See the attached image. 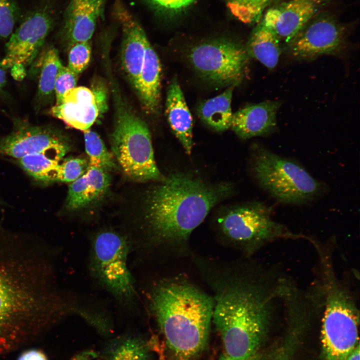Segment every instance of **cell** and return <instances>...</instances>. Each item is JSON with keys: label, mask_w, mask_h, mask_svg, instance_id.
<instances>
[{"label": "cell", "mask_w": 360, "mask_h": 360, "mask_svg": "<svg viewBox=\"0 0 360 360\" xmlns=\"http://www.w3.org/2000/svg\"><path fill=\"white\" fill-rule=\"evenodd\" d=\"M162 68L158 56L150 42L147 44L140 72L134 88L142 108L147 114H156L160 98Z\"/></svg>", "instance_id": "obj_21"}, {"label": "cell", "mask_w": 360, "mask_h": 360, "mask_svg": "<svg viewBox=\"0 0 360 360\" xmlns=\"http://www.w3.org/2000/svg\"><path fill=\"white\" fill-rule=\"evenodd\" d=\"M40 60V71L36 96V108L38 109L53 100L56 75L62 64L58 52L53 46L45 50Z\"/></svg>", "instance_id": "obj_25"}, {"label": "cell", "mask_w": 360, "mask_h": 360, "mask_svg": "<svg viewBox=\"0 0 360 360\" xmlns=\"http://www.w3.org/2000/svg\"><path fill=\"white\" fill-rule=\"evenodd\" d=\"M156 12L172 16L190 7L196 0H144Z\"/></svg>", "instance_id": "obj_33"}, {"label": "cell", "mask_w": 360, "mask_h": 360, "mask_svg": "<svg viewBox=\"0 0 360 360\" xmlns=\"http://www.w3.org/2000/svg\"><path fill=\"white\" fill-rule=\"evenodd\" d=\"M84 132L85 148L89 158L88 166L99 168L108 172L114 168L112 155L100 136L90 129Z\"/></svg>", "instance_id": "obj_27"}, {"label": "cell", "mask_w": 360, "mask_h": 360, "mask_svg": "<svg viewBox=\"0 0 360 360\" xmlns=\"http://www.w3.org/2000/svg\"><path fill=\"white\" fill-rule=\"evenodd\" d=\"M236 86H228L221 94L203 102L196 108L201 120L216 132H224L230 128L232 116L231 102Z\"/></svg>", "instance_id": "obj_23"}, {"label": "cell", "mask_w": 360, "mask_h": 360, "mask_svg": "<svg viewBox=\"0 0 360 360\" xmlns=\"http://www.w3.org/2000/svg\"><path fill=\"white\" fill-rule=\"evenodd\" d=\"M106 0H71L64 12L62 36L68 48L88 41L102 16Z\"/></svg>", "instance_id": "obj_17"}, {"label": "cell", "mask_w": 360, "mask_h": 360, "mask_svg": "<svg viewBox=\"0 0 360 360\" xmlns=\"http://www.w3.org/2000/svg\"><path fill=\"white\" fill-rule=\"evenodd\" d=\"M158 350H156V352L158 353V360H167L166 356H164L162 348L160 347V348H159V347H158Z\"/></svg>", "instance_id": "obj_39"}, {"label": "cell", "mask_w": 360, "mask_h": 360, "mask_svg": "<svg viewBox=\"0 0 360 360\" xmlns=\"http://www.w3.org/2000/svg\"><path fill=\"white\" fill-rule=\"evenodd\" d=\"M254 356H252V358H249L247 360H256L254 358ZM219 360H233V359L229 358L228 356L224 354L223 355L220 356Z\"/></svg>", "instance_id": "obj_40"}, {"label": "cell", "mask_w": 360, "mask_h": 360, "mask_svg": "<svg viewBox=\"0 0 360 360\" xmlns=\"http://www.w3.org/2000/svg\"><path fill=\"white\" fill-rule=\"evenodd\" d=\"M152 344L140 336L113 340L103 352V360H150Z\"/></svg>", "instance_id": "obj_24"}, {"label": "cell", "mask_w": 360, "mask_h": 360, "mask_svg": "<svg viewBox=\"0 0 360 360\" xmlns=\"http://www.w3.org/2000/svg\"><path fill=\"white\" fill-rule=\"evenodd\" d=\"M20 14L16 0H0V38H7L12 34Z\"/></svg>", "instance_id": "obj_31"}, {"label": "cell", "mask_w": 360, "mask_h": 360, "mask_svg": "<svg viewBox=\"0 0 360 360\" xmlns=\"http://www.w3.org/2000/svg\"><path fill=\"white\" fill-rule=\"evenodd\" d=\"M90 88L98 104L101 116L108 108V88L104 81L100 78L92 80Z\"/></svg>", "instance_id": "obj_34"}, {"label": "cell", "mask_w": 360, "mask_h": 360, "mask_svg": "<svg viewBox=\"0 0 360 360\" xmlns=\"http://www.w3.org/2000/svg\"><path fill=\"white\" fill-rule=\"evenodd\" d=\"M166 114L169 125L186 152L190 154L192 148V118L176 77L167 90Z\"/></svg>", "instance_id": "obj_20"}, {"label": "cell", "mask_w": 360, "mask_h": 360, "mask_svg": "<svg viewBox=\"0 0 360 360\" xmlns=\"http://www.w3.org/2000/svg\"><path fill=\"white\" fill-rule=\"evenodd\" d=\"M68 67L76 74H80L88 66L91 57V43L90 40L80 42L71 45L68 48Z\"/></svg>", "instance_id": "obj_30"}, {"label": "cell", "mask_w": 360, "mask_h": 360, "mask_svg": "<svg viewBox=\"0 0 360 360\" xmlns=\"http://www.w3.org/2000/svg\"><path fill=\"white\" fill-rule=\"evenodd\" d=\"M17 360H48L44 353L38 349L31 348L22 352Z\"/></svg>", "instance_id": "obj_35"}, {"label": "cell", "mask_w": 360, "mask_h": 360, "mask_svg": "<svg viewBox=\"0 0 360 360\" xmlns=\"http://www.w3.org/2000/svg\"><path fill=\"white\" fill-rule=\"evenodd\" d=\"M272 0H226L230 12L245 24L258 22Z\"/></svg>", "instance_id": "obj_28"}, {"label": "cell", "mask_w": 360, "mask_h": 360, "mask_svg": "<svg viewBox=\"0 0 360 360\" xmlns=\"http://www.w3.org/2000/svg\"><path fill=\"white\" fill-rule=\"evenodd\" d=\"M131 244L120 234L104 230L91 240L89 270L92 276L119 302L132 304L136 292L128 266Z\"/></svg>", "instance_id": "obj_7"}, {"label": "cell", "mask_w": 360, "mask_h": 360, "mask_svg": "<svg viewBox=\"0 0 360 360\" xmlns=\"http://www.w3.org/2000/svg\"><path fill=\"white\" fill-rule=\"evenodd\" d=\"M278 101H266L248 105L232 114L230 128L241 139L266 136L276 127Z\"/></svg>", "instance_id": "obj_18"}, {"label": "cell", "mask_w": 360, "mask_h": 360, "mask_svg": "<svg viewBox=\"0 0 360 360\" xmlns=\"http://www.w3.org/2000/svg\"><path fill=\"white\" fill-rule=\"evenodd\" d=\"M360 348L359 343L347 356L344 360H360Z\"/></svg>", "instance_id": "obj_38"}, {"label": "cell", "mask_w": 360, "mask_h": 360, "mask_svg": "<svg viewBox=\"0 0 360 360\" xmlns=\"http://www.w3.org/2000/svg\"><path fill=\"white\" fill-rule=\"evenodd\" d=\"M49 114L68 126L84 132L101 116L90 88L76 86L68 90L61 102L53 106Z\"/></svg>", "instance_id": "obj_16"}, {"label": "cell", "mask_w": 360, "mask_h": 360, "mask_svg": "<svg viewBox=\"0 0 360 360\" xmlns=\"http://www.w3.org/2000/svg\"><path fill=\"white\" fill-rule=\"evenodd\" d=\"M245 46L250 58L270 69L276 67L282 53L280 40L262 22L252 31Z\"/></svg>", "instance_id": "obj_22"}, {"label": "cell", "mask_w": 360, "mask_h": 360, "mask_svg": "<svg viewBox=\"0 0 360 360\" xmlns=\"http://www.w3.org/2000/svg\"><path fill=\"white\" fill-rule=\"evenodd\" d=\"M148 193L144 214L145 245L172 256L189 252L192 232L210 210L230 194L228 184H208L192 175L174 172Z\"/></svg>", "instance_id": "obj_3"}, {"label": "cell", "mask_w": 360, "mask_h": 360, "mask_svg": "<svg viewBox=\"0 0 360 360\" xmlns=\"http://www.w3.org/2000/svg\"><path fill=\"white\" fill-rule=\"evenodd\" d=\"M253 169L260 186L284 204L306 203L321 190L320 184L300 165L266 148H256Z\"/></svg>", "instance_id": "obj_8"}, {"label": "cell", "mask_w": 360, "mask_h": 360, "mask_svg": "<svg viewBox=\"0 0 360 360\" xmlns=\"http://www.w3.org/2000/svg\"><path fill=\"white\" fill-rule=\"evenodd\" d=\"M88 162L80 158H72L60 162L54 170L52 176V182H72L87 170Z\"/></svg>", "instance_id": "obj_29"}, {"label": "cell", "mask_w": 360, "mask_h": 360, "mask_svg": "<svg viewBox=\"0 0 360 360\" xmlns=\"http://www.w3.org/2000/svg\"><path fill=\"white\" fill-rule=\"evenodd\" d=\"M2 60L0 58V92H1L6 84V69L1 64Z\"/></svg>", "instance_id": "obj_37"}, {"label": "cell", "mask_w": 360, "mask_h": 360, "mask_svg": "<svg viewBox=\"0 0 360 360\" xmlns=\"http://www.w3.org/2000/svg\"><path fill=\"white\" fill-rule=\"evenodd\" d=\"M114 12L122 30V66L134 88L142 70L149 41L138 22L120 2L116 4Z\"/></svg>", "instance_id": "obj_15"}, {"label": "cell", "mask_w": 360, "mask_h": 360, "mask_svg": "<svg viewBox=\"0 0 360 360\" xmlns=\"http://www.w3.org/2000/svg\"><path fill=\"white\" fill-rule=\"evenodd\" d=\"M24 66L22 64H16L12 67V76L16 80H20L24 76Z\"/></svg>", "instance_id": "obj_36"}, {"label": "cell", "mask_w": 360, "mask_h": 360, "mask_svg": "<svg viewBox=\"0 0 360 360\" xmlns=\"http://www.w3.org/2000/svg\"><path fill=\"white\" fill-rule=\"evenodd\" d=\"M149 306L175 360H194L207 344L212 319V296L183 278L156 282Z\"/></svg>", "instance_id": "obj_4"}, {"label": "cell", "mask_w": 360, "mask_h": 360, "mask_svg": "<svg viewBox=\"0 0 360 360\" xmlns=\"http://www.w3.org/2000/svg\"><path fill=\"white\" fill-rule=\"evenodd\" d=\"M188 58L201 78L216 86L227 87L240 84L250 59L244 46L224 38L206 40L194 46Z\"/></svg>", "instance_id": "obj_10"}, {"label": "cell", "mask_w": 360, "mask_h": 360, "mask_svg": "<svg viewBox=\"0 0 360 360\" xmlns=\"http://www.w3.org/2000/svg\"><path fill=\"white\" fill-rule=\"evenodd\" d=\"M69 148L65 136L55 128L21 121L16 122L12 130L0 140V155L17 160L37 154L61 160Z\"/></svg>", "instance_id": "obj_11"}, {"label": "cell", "mask_w": 360, "mask_h": 360, "mask_svg": "<svg viewBox=\"0 0 360 360\" xmlns=\"http://www.w3.org/2000/svg\"><path fill=\"white\" fill-rule=\"evenodd\" d=\"M54 23L52 13L46 6L30 12L10 34L2 65L6 68L30 63L42 47Z\"/></svg>", "instance_id": "obj_13"}, {"label": "cell", "mask_w": 360, "mask_h": 360, "mask_svg": "<svg viewBox=\"0 0 360 360\" xmlns=\"http://www.w3.org/2000/svg\"><path fill=\"white\" fill-rule=\"evenodd\" d=\"M344 28L332 16L318 14L286 44L288 54L296 59L312 60L338 52L344 44Z\"/></svg>", "instance_id": "obj_12"}, {"label": "cell", "mask_w": 360, "mask_h": 360, "mask_svg": "<svg viewBox=\"0 0 360 360\" xmlns=\"http://www.w3.org/2000/svg\"><path fill=\"white\" fill-rule=\"evenodd\" d=\"M110 182L108 172L88 166L82 176L69 185L66 208L76 210L100 200L108 191Z\"/></svg>", "instance_id": "obj_19"}, {"label": "cell", "mask_w": 360, "mask_h": 360, "mask_svg": "<svg viewBox=\"0 0 360 360\" xmlns=\"http://www.w3.org/2000/svg\"><path fill=\"white\" fill-rule=\"evenodd\" d=\"M60 160L42 154H30L18 160L22 168L34 179L52 182V174Z\"/></svg>", "instance_id": "obj_26"}, {"label": "cell", "mask_w": 360, "mask_h": 360, "mask_svg": "<svg viewBox=\"0 0 360 360\" xmlns=\"http://www.w3.org/2000/svg\"><path fill=\"white\" fill-rule=\"evenodd\" d=\"M79 74L68 66L62 64L59 68L54 84L56 104H60L64 94L69 90L76 86Z\"/></svg>", "instance_id": "obj_32"}, {"label": "cell", "mask_w": 360, "mask_h": 360, "mask_svg": "<svg viewBox=\"0 0 360 360\" xmlns=\"http://www.w3.org/2000/svg\"><path fill=\"white\" fill-rule=\"evenodd\" d=\"M193 261L212 292V320L221 337L224 354L234 360L250 358L266 332L274 295L255 272L242 262L199 256Z\"/></svg>", "instance_id": "obj_2"}, {"label": "cell", "mask_w": 360, "mask_h": 360, "mask_svg": "<svg viewBox=\"0 0 360 360\" xmlns=\"http://www.w3.org/2000/svg\"><path fill=\"white\" fill-rule=\"evenodd\" d=\"M47 244L0 230V356L44 334L70 314V298L57 287Z\"/></svg>", "instance_id": "obj_1"}, {"label": "cell", "mask_w": 360, "mask_h": 360, "mask_svg": "<svg viewBox=\"0 0 360 360\" xmlns=\"http://www.w3.org/2000/svg\"><path fill=\"white\" fill-rule=\"evenodd\" d=\"M271 208L260 202L234 208L218 218V228L224 244L250 254L265 243L293 234L271 216Z\"/></svg>", "instance_id": "obj_9"}, {"label": "cell", "mask_w": 360, "mask_h": 360, "mask_svg": "<svg viewBox=\"0 0 360 360\" xmlns=\"http://www.w3.org/2000/svg\"><path fill=\"white\" fill-rule=\"evenodd\" d=\"M328 0H289L268 8L261 21L288 44Z\"/></svg>", "instance_id": "obj_14"}, {"label": "cell", "mask_w": 360, "mask_h": 360, "mask_svg": "<svg viewBox=\"0 0 360 360\" xmlns=\"http://www.w3.org/2000/svg\"><path fill=\"white\" fill-rule=\"evenodd\" d=\"M112 149L125 175L138 182L162 180L151 136L145 122L122 100L116 98Z\"/></svg>", "instance_id": "obj_5"}, {"label": "cell", "mask_w": 360, "mask_h": 360, "mask_svg": "<svg viewBox=\"0 0 360 360\" xmlns=\"http://www.w3.org/2000/svg\"><path fill=\"white\" fill-rule=\"evenodd\" d=\"M321 338L326 360H344L358 344V312L345 288L325 267Z\"/></svg>", "instance_id": "obj_6"}]
</instances>
